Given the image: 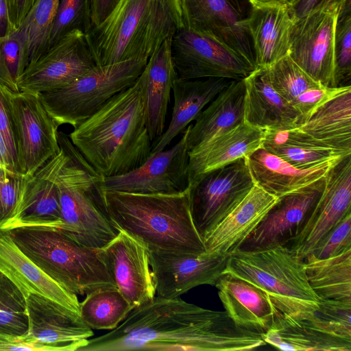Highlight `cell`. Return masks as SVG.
<instances>
[{
    "mask_svg": "<svg viewBox=\"0 0 351 351\" xmlns=\"http://www.w3.org/2000/svg\"><path fill=\"white\" fill-rule=\"evenodd\" d=\"M3 90L12 121L16 167L23 177L31 176L59 153V125L37 94L12 91L5 86Z\"/></svg>",
    "mask_w": 351,
    "mask_h": 351,
    "instance_id": "9",
    "label": "cell"
},
{
    "mask_svg": "<svg viewBox=\"0 0 351 351\" xmlns=\"http://www.w3.org/2000/svg\"><path fill=\"white\" fill-rule=\"evenodd\" d=\"M0 272L15 284L25 298L29 294L47 298L80 316L77 295L48 276L17 247L9 233L1 230Z\"/></svg>",
    "mask_w": 351,
    "mask_h": 351,
    "instance_id": "24",
    "label": "cell"
},
{
    "mask_svg": "<svg viewBox=\"0 0 351 351\" xmlns=\"http://www.w3.org/2000/svg\"><path fill=\"white\" fill-rule=\"evenodd\" d=\"M304 321L312 328L328 335L351 340V304L321 300L319 307Z\"/></svg>",
    "mask_w": 351,
    "mask_h": 351,
    "instance_id": "41",
    "label": "cell"
},
{
    "mask_svg": "<svg viewBox=\"0 0 351 351\" xmlns=\"http://www.w3.org/2000/svg\"><path fill=\"white\" fill-rule=\"evenodd\" d=\"M215 287L225 311L238 327L261 336L271 327L278 313L261 289L228 273Z\"/></svg>",
    "mask_w": 351,
    "mask_h": 351,
    "instance_id": "25",
    "label": "cell"
},
{
    "mask_svg": "<svg viewBox=\"0 0 351 351\" xmlns=\"http://www.w3.org/2000/svg\"><path fill=\"white\" fill-rule=\"evenodd\" d=\"M244 82V123L261 130L293 129L302 123L300 113L273 88L267 68H256Z\"/></svg>",
    "mask_w": 351,
    "mask_h": 351,
    "instance_id": "26",
    "label": "cell"
},
{
    "mask_svg": "<svg viewBox=\"0 0 351 351\" xmlns=\"http://www.w3.org/2000/svg\"><path fill=\"white\" fill-rule=\"evenodd\" d=\"M184 27L180 0H119L85 34L97 65L147 60Z\"/></svg>",
    "mask_w": 351,
    "mask_h": 351,
    "instance_id": "4",
    "label": "cell"
},
{
    "mask_svg": "<svg viewBox=\"0 0 351 351\" xmlns=\"http://www.w3.org/2000/svg\"><path fill=\"white\" fill-rule=\"evenodd\" d=\"M351 212V155L332 167L323 191L298 234L286 245L303 259L323 237Z\"/></svg>",
    "mask_w": 351,
    "mask_h": 351,
    "instance_id": "15",
    "label": "cell"
},
{
    "mask_svg": "<svg viewBox=\"0 0 351 351\" xmlns=\"http://www.w3.org/2000/svg\"><path fill=\"white\" fill-rule=\"evenodd\" d=\"M249 1L252 5L265 3H280L288 4L291 1V0H249Z\"/></svg>",
    "mask_w": 351,
    "mask_h": 351,
    "instance_id": "54",
    "label": "cell"
},
{
    "mask_svg": "<svg viewBox=\"0 0 351 351\" xmlns=\"http://www.w3.org/2000/svg\"><path fill=\"white\" fill-rule=\"evenodd\" d=\"M54 351L53 348L38 343L32 342L25 337H14L0 333V351Z\"/></svg>",
    "mask_w": 351,
    "mask_h": 351,
    "instance_id": "48",
    "label": "cell"
},
{
    "mask_svg": "<svg viewBox=\"0 0 351 351\" xmlns=\"http://www.w3.org/2000/svg\"><path fill=\"white\" fill-rule=\"evenodd\" d=\"M310 286L320 300L351 304V247L334 256L304 258Z\"/></svg>",
    "mask_w": 351,
    "mask_h": 351,
    "instance_id": "34",
    "label": "cell"
},
{
    "mask_svg": "<svg viewBox=\"0 0 351 351\" xmlns=\"http://www.w3.org/2000/svg\"><path fill=\"white\" fill-rule=\"evenodd\" d=\"M132 309L117 287L93 291L80 302L82 320L88 327L96 330H114Z\"/></svg>",
    "mask_w": 351,
    "mask_h": 351,
    "instance_id": "36",
    "label": "cell"
},
{
    "mask_svg": "<svg viewBox=\"0 0 351 351\" xmlns=\"http://www.w3.org/2000/svg\"><path fill=\"white\" fill-rule=\"evenodd\" d=\"M262 337L281 350L351 351V340L320 332L304 321L292 322L278 316Z\"/></svg>",
    "mask_w": 351,
    "mask_h": 351,
    "instance_id": "35",
    "label": "cell"
},
{
    "mask_svg": "<svg viewBox=\"0 0 351 351\" xmlns=\"http://www.w3.org/2000/svg\"><path fill=\"white\" fill-rule=\"evenodd\" d=\"M339 10H319L293 21L288 56L314 80L328 88L335 82V28Z\"/></svg>",
    "mask_w": 351,
    "mask_h": 351,
    "instance_id": "14",
    "label": "cell"
},
{
    "mask_svg": "<svg viewBox=\"0 0 351 351\" xmlns=\"http://www.w3.org/2000/svg\"><path fill=\"white\" fill-rule=\"evenodd\" d=\"M224 273L246 280L269 298L278 317L292 322L307 319L321 300L308 282L303 259L288 246L229 255Z\"/></svg>",
    "mask_w": 351,
    "mask_h": 351,
    "instance_id": "7",
    "label": "cell"
},
{
    "mask_svg": "<svg viewBox=\"0 0 351 351\" xmlns=\"http://www.w3.org/2000/svg\"><path fill=\"white\" fill-rule=\"evenodd\" d=\"M28 330L26 298L0 272V333L25 337Z\"/></svg>",
    "mask_w": 351,
    "mask_h": 351,
    "instance_id": "39",
    "label": "cell"
},
{
    "mask_svg": "<svg viewBox=\"0 0 351 351\" xmlns=\"http://www.w3.org/2000/svg\"><path fill=\"white\" fill-rule=\"evenodd\" d=\"M167 38L148 59L145 75L147 128L152 144L164 132L170 94L178 77Z\"/></svg>",
    "mask_w": 351,
    "mask_h": 351,
    "instance_id": "31",
    "label": "cell"
},
{
    "mask_svg": "<svg viewBox=\"0 0 351 351\" xmlns=\"http://www.w3.org/2000/svg\"><path fill=\"white\" fill-rule=\"evenodd\" d=\"M231 81L220 77L182 80L177 77L172 86L174 100L169 124L166 131L152 144V152L167 149Z\"/></svg>",
    "mask_w": 351,
    "mask_h": 351,
    "instance_id": "29",
    "label": "cell"
},
{
    "mask_svg": "<svg viewBox=\"0 0 351 351\" xmlns=\"http://www.w3.org/2000/svg\"><path fill=\"white\" fill-rule=\"evenodd\" d=\"M58 142L61 159L56 184L62 221L60 230L84 245L102 249L119 232L106 213L104 177L82 156L68 135L60 133Z\"/></svg>",
    "mask_w": 351,
    "mask_h": 351,
    "instance_id": "5",
    "label": "cell"
},
{
    "mask_svg": "<svg viewBox=\"0 0 351 351\" xmlns=\"http://www.w3.org/2000/svg\"><path fill=\"white\" fill-rule=\"evenodd\" d=\"M245 160L254 184L278 198L325 178L330 169L335 165L300 169L263 147L249 154Z\"/></svg>",
    "mask_w": 351,
    "mask_h": 351,
    "instance_id": "28",
    "label": "cell"
},
{
    "mask_svg": "<svg viewBox=\"0 0 351 351\" xmlns=\"http://www.w3.org/2000/svg\"><path fill=\"white\" fill-rule=\"evenodd\" d=\"M351 247V212L333 227L315 247L311 254L324 259L337 255Z\"/></svg>",
    "mask_w": 351,
    "mask_h": 351,
    "instance_id": "43",
    "label": "cell"
},
{
    "mask_svg": "<svg viewBox=\"0 0 351 351\" xmlns=\"http://www.w3.org/2000/svg\"><path fill=\"white\" fill-rule=\"evenodd\" d=\"M0 83L12 91H19L12 80L0 49Z\"/></svg>",
    "mask_w": 351,
    "mask_h": 351,
    "instance_id": "52",
    "label": "cell"
},
{
    "mask_svg": "<svg viewBox=\"0 0 351 351\" xmlns=\"http://www.w3.org/2000/svg\"><path fill=\"white\" fill-rule=\"evenodd\" d=\"M345 155H351V86L325 102L298 128Z\"/></svg>",
    "mask_w": 351,
    "mask_h": 351,
    "instance_id": "33",
    "label": "cell"
},
{
    "mask_svg": "<svg viewBox=\"0 0 351 351\" xmlns=\"http://www.w3.org/2000/svg\"><path fill=\"white\" fill-rule=\"evenodd\" d=\"M293 21L287 4H252L247 18L256 68H267L288 56Z\"/></svg>",
    "mask_w": 351,
    "mask_h": 351,
    "instance_id": "22",
    "label": "cell"
},
{
    "mask_svg": "<svg viewBox=\"0 0 351 351\" xmlns=\"http://www.w3.org/2000/svg\"><path fill=\"white\" fill-rule=\"evenodd\" d=\"M263 131L262 147L300 169L334 165L347 156L319 142L298 128Z\"/></svg>",
    "mask_w": 351,
    "mask_h": 351,
    "instance_id": "32",
    "label": "cell"
},
{
    "mask_svg": "<svg viewBox=\"0 0 351 351\" xmlns=\"http://www.w3.org/2000/svg\"><path fill=\"white\" fill-rule=\"evenodd\" d=\"M60 0H36L16 29L23 45L25 68L48 48L51 27Z\"/></svg>",
    "mask_w": 351,
    "mask_h": 351,
    "instance_id": "37",
    "label": "cell"
},
{
    "mask_svg": "<svg viewBox=\"0 0 351 351\" xmlns=\"http://www.w3.org/2000/svg\"><path fill=\"white\" fill-rule=\"evenodd\" d=\"M68 136L104 178L125 174L143 165L152 149L143 71L133 85L114 95Z\"/></svg>",
    "mask_w": 351,
    "mask_h": 351,
    "instance_id": "2",
    "label": "cell"
},
{
    "mask_svg": "<svg viewBox=\"0 0 351 351\" xmlns=\"http://www.w3.org/2000/svg\"><path fill=\"white\" fill-rule=\"evenodd\" d=\"M346 0H291L287 4L293 21L312 12L339 10Z\"/></svg>",
    "mask_w": 351,
    "mask_h": 351,
    "instance_id": "46",
    "label": "cell"
},
{
    "mask_svg": "<svg viewBox=\"0 0 351 351\" xmlns=\"http://www.w3.org/2000/svg\"><path fill=\"white\" fill-rule=\"evenodd\" d=\"M335 82L337 87L350 86L351 3L346 0L338 12L335 28Z\"/></svg>",
    "mask_w": 351,
    "mask_h": 351,
    "instance_id": "42",
    "label": "cell"
},
{
    "mask_svg": "<svg viewBox=\"0 0 351 351\" xmlns=\"http://www.w3.org/2000/svg\"><path fill=\"white\" fill-rule=\"evenodd\" d=\"M112 226L149 252L201 255L204 241L193 224L189 187L180 193L137 194L104 191Z\"/></svg>",
    "mask_w": 351,
    "mask_h": 351,
    "instance_id": "3",
    "label": "cell"
},
{
    "mask_svg": "<svg viewBox=\"0 0 351 351\" xmlns=\"http://www.w3.org/2000/svg\"><path fill=\"white\" fill-rule=\"evenodd\" d=\"M184 27L226 45L251 64L255 58L247 27L248 12L235 0H180Z\"/></svg>",
    "mask_w": 351,
    "mask_h": 351,
    "instance_id": "16",
    "label": "cell"
},
{
    "mask_svg": "<svg viewBox=\"0 0 351 351\" xmlns=\"http://www.w3.org/2000/svg\"><path fill=\"white\" fill-rule=\"evenodd\" d=\"M119 1V0H90L93 27L102 23Z\"/></svg>",
    "mask_w": 351,
    "mask_h": 351,
    "instance_id": "50",
    "label": "cell"
},
{
    "mask_svg": "<svg viewBox=\"0 0 351 351\" xmlns=\"http://www.w3.org/2000/svg\"><path fill=\"white\" fill-rule=\"evenodd\" d=\"M0 169L9 172L20 173L16 162L9 151L6 143L0 134Z\"/></svg>",
    "mask_w": 351,
    "mask_h": 351,
    "instance_id": "51",
    "label": "cell"
},
{
    "mask_svg": "<svg viewBox=\"0 0 351 351\" xmlns=\"http://www.w3.org/2000/svg\"><path fill=\"white\" fill-rule=\"evenodd\" d=\"M263 131L244 122L189 151L190 184L199 175L247 157L262 147Z\"/></svg>",
    "mask_w": 351,
    "mask_h": 351,
    "instance_id": "27",
    "label": "cell"
},
{
    "mask_svg": "<svg viewBox=\"0 0 351 351\" xmlns=\"http://www.w3.org/2000/svg\"><path fill=\"white\" fill-rule=\"evenodd\" d=\"M102 249L117 288L133 308L155 297L149 251L144 245L119 231Z\"/></svg>",
    "mask_w": 351,
    "mask_h": 351,
    "instance_id": "21",
    "label": "cell"
},
{
    "mask_svg": "<svg viewBox=\"0 0 351 351\" xmlns=\"http://www.w3.org/2000/svg\"><path fill=\"white\" fill-rule=\"evenodd\" d=\"M92 27L90 0H60L47 49L69 33L80 30L86 34Z\"/></svg>",
    "mask_w": 351,
    "mask_h": 351,
    "instance_id": "40",
    "label": "cell"
},
{
    "mask_svg": "<svg viewBox=\"0 0 351 351\" xmlns=\"http://www.w3.org/2000/svg\"><path fill=\"white\" fill-rule=\"evenodd\" d=\"M171 53L177 76L182 80H243L256 69L226 45L185 27L172 37Z\"/></svg>",
    "mask_w": 351,
    "mask_h": 351,
    "instance_id": "11",
    "label": "cell"
},
{
    "mask_svg": "<svg viewBox=\"0 0 351 351\" xmlns=\"http://www.w3.org/2000/svg\"><path fill=\"white\" fill-rule=\"evenodd\" d=\"M265 344L261 335L238 327L226 311L157 295L79 351H241Z\"/></svg>",
    "mask_w": 351,
    "mask_h": 351,
    "instance_id": "1",
    "label": "cell"
},
{
    "mask_svg": "<svg viewBox=\"0 0 351 351\" xmlns=\"http://www.w3.org/2000/svg\"><path fill=\"white\" fill-rule=\"evenodd\" d=\"M23 176L0 169V228L12 216L18 204Z\"/></svg>",
    "mask_w": 351,
    "mask_h": 351,
    "instance_id": "44",
    "label": "cell"
},
{
    "mask_svg": "<svg viewBox=\"0 0 351 351\" xmlns=\"http://www.w3.org/2000/svg\"><path fill=\"white\" fill-rule=\"evenodd\" d=\"M0 134L13 156L16 164V145L12 121L8 101L4 93L3 86L0 83Z\"/></svg>",
    "mask_w": 351,
    "mask_h": 351,
    "instance_id": "47",
    "label": "cell"
},
{
    "mask_svg": "<svg viewBox=\"0 0 351 351\" xmlns=\"http://www.w3.org/2000/svg\"><path fill=\"white\" fill-rule=\"evenodd\" d=\"M156 293L178 298L202 285L215 286L224 273L229 255L149 252Z\"/></svg>",
    "mask_w": 351,
    "mask_h": 351,
    "instance_id": "17",
    "label": "cell"
},
{
    "mask_svg": "<svg viewBox=\"0 0 351 351\" xmlns=\"http://www.w3.org/2000/svg\"><path fill=\"white\" fill-rule=\"evenodd\" d=\"M147 60L132 58L97 65L63 87L37 94L58 125L78 126L110 98L130 87L144 70Z\"/></svg>",
    "mask_w": 351,
    "mask_h": 351,
    "instance_id": "8",
    "label": "cell"
},
{
    "mask_svg": "<svg viewBox=\"0 0 351 351\" xmlns=\"http://www.w3.org/2000/svg\"><path fill=\"white\" fill-rule=\"evenodd\" d=\"M29 341L49 346L54 351H79L93 335L80 316L41 295L26 298Z\"/></svg>",
    "mask_w": 351,
    "mask_h": 351,
    "instance_id": "18",
    "label": "cell"
},
{
    "mask_svg": "<svg viewBox=\"0 0 351 351\" xmlns=\"http://www.w3.org/2000/svg\"><path fill=\"white\" fill-rule=\"evenodd\" d=\"M278 197L254 184L241 202L204 238L206 255H230L261 221Z\"/></svg>",
    "mask_w": 351,
    "mask_h": 351,
    "instance_id": "23",
    "label": "cell"
},
{
    "mask_svg": "<svg viewBox=\"0 0 351 351\" xmlns=\"http://www.w3.org/2000/svg\"><path fill=\"white\" fill-rule=\"evenodd\" d=\"M13 32L8 16L6 0H0V37Z\"/></svg>",
    "mask_w": 351,
    "mask_h": 351,
    "instance_id": "53",
    "label": "cell"
},
{
    "mask_svg": "<svg viewBox=\"0 0 351 351\" xmlns=\"http://www.w3.org/2000/svg\"><path fill=\"white\" fill-rule=\"evenodd\" d=\"M267 72L273 88L293 107L305 93L324 86L304 71L289 56L267 67Z\"/></svg>",
    "mask_w": 351,
    "mask_h": 351,
    "instance_id": "38",
    "label": "cell"
},
{
    "mask_svg": "<svg viewBox=\"0 0 351 351\" xmlns=\"http://www.w3.org/2000/svg\"><path fill=\"white\" fill-rule=\"evenodd\" d=\"M254 185L245 158L204 173L190 184L191 215L203 241Z\"/></svg>",
    "mask_w": 351,
    "mask_h": 351,
    "instance_id": "10",
    "label": "cell"
},
{
    "mask_svg": "<svg viewBox=\"0 0 351 351\" xmlns=\"http://www.w3.org/2000/svg\"><path fill=\"white\" fill-rule=\"evenodd\" d=\"M6 231L29 258L68 291L86 295L117 287L103 249L84 245L54 228L23 227Z\"/></svg>",
    "mask_w": 351,
    "mask_h": 351,
    "instance_id": "6",
    "label": "cell"
},
{
    "mask_svg": "<svg viewBox=\"0 0 351 351\" xmlns=\"http://www.w3.org/2000/svg\"><path fill=\"white\" fill-rule=\"evenodd\" d=\"M0 49L10 76L16 85V80L25 70L23 45L16 30L0 37Z\"/></svg>",
    "mask_w": 351,
    "mask_h": 351,
    "instance_id": "45",
    "label": "cell"
},
{
    "mask_svg": "<svg viewBox=\"0 0 351 351\" xmlns=\"http://www.w3.org/2000/svg\"><path fill=\"white\" fill-rule=\"evenodd\" d=\"M188 132L189 125L176 145L152 152L139 167L125 174L104 178V191L157 194L186 191L190 186Z\"/></svg>",
    "mask_w": 351,
    "mask_h": 351,
    "instance_id": "13",
    "label": "cell"
},
{
    "mask_svg": "<svg viewBox=\"0 0 351 351\" xmlns=\"http://www.w3.org/2000/svg\"><path fill=\"white\" fill-rule=\"evenodd\" d=\"M61 152L31 176L23 177L20 197L11 218L1 228L9 230L23 227L61 229L62 226L56 176Z\"/></svg>",
    "mask_w": 351,
    "mask_h": 351,
    "instance_id": "20",
    "label": "cell"
},
{
    "mask_svg": "<svg viewBox=\"0 0 351 351\" xmlns=\"http://www.w3.org/2000/svg\"><path fill=\"white\" fill-rule=\"evenodd\" d=\"M245 92L244 79L235 80L217 95L189 125V150L243 122Z\"/></svg>",
    "mask_w": 351,
    "mask_h": 351,
    "instance_id": "30",
    "label": "cell"
},
{
    "mask_svg": "<svg viewBox=\"0 0 351 351\" xmlns=\"http://www.w3.org/2000/svg\"><path fill=\"white\" fill-rule=\"evenodd\" d=\"M325 178L304 189L279 197L239 250L254 251L289 243L298 234L305 218L319 197Z\"/></svg>",
    "mask_w": 351,
    "mask_h": 351,
    "instance_id": "19",
    "label": "cell"
},
{
    "mask_svg": "<svg viewBox=\"0 0 351 351\" xmlns=\"http://www.w3.org/2000/svg\"><path fill=\"white\" fill-rule=\"evenodd\" d=\"M97 64L86 35L73 31L30 63L16 80L19 91L38 94L63 87Z\"/></svg>",
    "mask_w": 351,
    "mask_h": 351,
    "instance_id": "12",
    "label": "cell"
},
{
    "mask_svg": "<svg viewBox=\"0 0 351 351\" xmlns=\"http://www.w3.org/2000/svg\"><path fill=\"white\" fill-rule=\"evenodd\" d=\"M36 0H6L8 16L12 32L16 30Z\"/></svg>",
    "mask_w": 351,
    "mask_h": 351,
    "instance_id": "49",
    "label": "cell"
}]
</instances>
